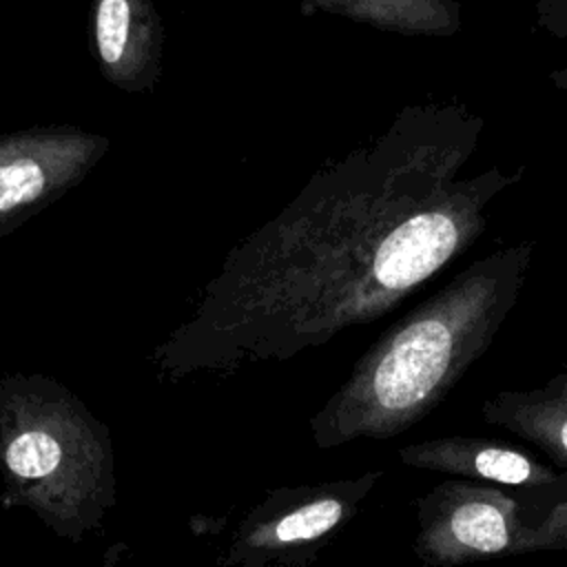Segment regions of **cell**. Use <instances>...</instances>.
Instances as JSON below:
<instances>
[{"mask_svg":"<svg viewBox=\"0 0 567 567\" xmlns=\"http://www.w3.org/2000/svg\"><path fill=\"white\" fill-rule=\"evenodd\" d=\"M414 554L427 567H465L567 551V498L445 478L416 496Z\"/></svg>","mask_w":567,"mask_h":567,"instance_id":"cell-4","label":"cell"},{"mask_svg":"<svg viewBox=\"0 0 567 567\" xmlns=\"http://www.w3.org/2000/svg\"><path fill=\"white\" fill-rule=\"evenodd\" d=\"M306 13L323 11L352 22L416 38H450L463 27L458 0H299Z\"/></svg>","mask_w":567,"mask_h":567,"instance_id":"cell-10","label":"cell"},{"mask_svg":"<svg viewBox=\"0 0 567 567\" xmlns=\"http://www.w3.org/2000/svg\"><path fill=\"white\" fill-rule=\"evenodd\" d=\"M485 120L461 100L403 106L372 140L321 166L235 244L193 315L155 348L166 374L288 359L370 323L487 228L525 166L463 177Z\"/></svg>","mask_w":567,"mask_h":567,"instance_id":"cell-1","label":"cell"},{"mask_svg":"<svg viewBox=\"0 0 567 567\" xmlns=\"http://www.w3.org/2000/svg\"><path fill=\"white\" fill-rule=\"evenodd\" d=\"M481 416L545 452L558 470H567V363L538 388L487 396Z\"/></svg>","mask_w":567,"mask_h":567,"instance_id":"cell-9","label":"cell"},{"mask_svg":"<svg viewBox=\"0 0 567 567\" xmlns=\"http://www.w3.org/2000/svg\"><path fill=\"white\" fill-rule=\"evenodd\" d=\"M534 250V239H520L474 259L394 321L310 421L315 443L392 439L425 419L494 343Z\"/></svg>","mask_w":567,"mask_h":567,"instance_id":"cell-2","label":"cell"},{"mask_svg":"<svg viewBox=\"0 0 567 567\" xmlns=\"http://www.w3.org/2000/svg\"><path fill=\"white\" fill-rule=\"evenodd\" d=\"M381 472H365L303 489L288 492L284 501L264 512H255L237 532L228 563L250 567L272 558L310 554L352 520L379 483Z\"/></svg>","mask_w":567,"mask_h":567,"instance_id":"cell-6","label":"cell"},{"mask_svg":"<svg viewBox=\"0 0 567 567\" xmlns=\"http://www.w3.org/2000/svg\"><path fill=\"white\" fill-rule=\"evenodd\" d=\"M549 82L560 89V91H567V66H560V69H554L549 73Z\"/></svg>","mask_w":567,"mask_h":567,"instance_id":"cell-12","label":"cell"},{"mask_svg":"<svg viewBox=\"0 0 567 567\" xmlns=\"http://www.w3.org/2000/svg\"><path fill=\"white\" fill-rule=\"evenodd\" d=\"M4 503L27 507L62 536L95 529L113 503L104 427L44 374L0 377Z\"/></svg>","mask_w":567,"mask_h":567,"instance_id":"cell-3","label":"cell"},{"mask_svg":"<svg viewBox=\"0 0 567 567\" xmlns=\"http://www.w3.org/2000/svg\"><path fill=\"white\" fill-rule=\"evenodd\" d=\"M534 20L540 31L556 40H567V0H536Z\"/></svg>","mask_w":567,"mask_h":567,"instance_id":"cell-11","label":"cell"},{"mask_svg":"<svg viewBox=\"0 0 567 567\" xmlns=\"http://www.w3.org/2000/svg\"><path fill=\"white\" fill-rule=\"evenodd\" d=\"M401 463L452 478L567 498V470L487 436H436L399 447Z\"/></svg>","mask_w":567,"mask_h":567,"instance_id":"cell-7","label":"cell"},{"mask_svg":"<svg viewBox=\"0 0 567 567\" xmlns=\"http://www.w3.org/2000/svg\"><path fill=\"white\" fill-rule=\"evenodd\" d=\"M111 140L73 124L0 133V239L80 186Z\"/></svg>","mask_w":567,"mask_h":567,"instance_id":"cell-5","label":"cell"},{"mask_svg":"<svg viewBox=\"0 0 567 567\" xmlns=\"http://www.w3.org/2000/svg\"><path fill=\"white\" fill-rule=\"evenodd\" d=\"M89 49L100 75L124 93H148L162 75L164 24L153 0H91Z\"/></svg>","mask_w":567,"mask_h":567,"instance_id":"cell-8","label":"cell"}]
</instances>
